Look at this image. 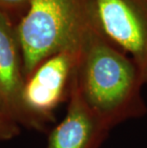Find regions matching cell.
Here are the masks:
<instances>
[{
	"label": "cell",
	"instance_id": "obj_8",
	"mask_svg": "<svg viewBox=\"0 0 147 148\" xmlns=\"http://www.w3.org/2000/svg\"><path fill=\"white\" fill-rule=\"evenodd\" d=\"M31 0H0V10L8 8H19L29 5Z\"/></svg>",
	"mask_w": 147,
	"mask_h": 148
},
{
	"label": "cell",
	"instance_id": "obj_4",
	"mask_svg": "<svg viewBox=\"0 0 147 148\" xmlns=\"http://www.w3.org/2000/svg\"><path fill=\"white\" fill-rule=\"evenodd\" d=\"M79 52H62L43 61L25 82L23 101L44 129L59 103L69 99Z\"/></svg>",
	"mask_w": 147,
	"mask_h": 148
},
{
	"label": "cell",
	"instance_id": "obj_3",
	"mask_svg": "<svg viewBox=\"0 0 147 148\" xmlns=\"http://www.w3.org/2000/svg\"><path fill=\"white\" fill-rule=\"evenodd\" d=\"M87 24L132 58L147 84V0H81Z\"/></svg>",
	"mask_w": 147,
	"mask_h": 148
},
{
	"label": "cell",
	"instance_id": "obj_7",
	"mask_svg": "<svg viewBox=\"0 0 147 148\" xmlns=\"http://www.w3.org/2000/svg\"><path fill=\"white\" fill-rule=\"evenodd\" d=\"M19 133L16 122L0 113V140H7Z\"/></svg>",
	"mask_w": 147,
	"mask_h": 148
},
{
	"label": "cell",
	"instance_id": "obj_6",
	"mask_svg": "<svg viewBox=\"0 0 147 148\" xmlns=\"http://www.w3.org/2000/svg\"><path fill=\"white\" fill-rule=\"evenodd\" d=\"M68 101L66 115L51 131L47 148H99L111 129L85 103L75 77Z\"/></svg>",
	"mask_w": 147,
	"mask_h": 148
},
{
	"label": "cell",
	"instance_id": "obj_2",
	"mask_svg": "<svg viewBox=\"0 0 147 148\" xmlns=\"http://www.w3.org/2000/svg\"><path fill=\"white\" fill-rule=\"evenodd\" d=\"M88 27L81 0H31L16 29L25 79L47 58L79 52Z\"/></svg>",
	"mask_w": 147,
	"mask_h": 148
},
{
	"label": "cell",
	"instance_id": "obj_5",
	"mask_svg": "<svg viewBox=\"0 0 147 148\" xmlns=\"http://www.w3.org/2000/svg\"><path fill=\"white\" fill-rule=\"evenodd\" d=\"M25 82L16 31L0 10V113L17 124L43 130L24 104Z\"/></svg>",
	"mask_w": 147,
	"mask_h": 148
},
{
	"label": "cell",
	"instance_id": "obj_1",
	"mask_svg": "<svg viewBox=\"0 0 147 148\" xmlns=\"http://www.w3.org/2000/svg\"><path fill=\"white\" fill-rule=\"evenodd\" d=\"M75 83L86 104L110 129L147 113L142 94L144 82L136 63L90 26Z\"/></svg>",
	"mask_w": 147,
	"mask_h": 148
}]
</instances>
